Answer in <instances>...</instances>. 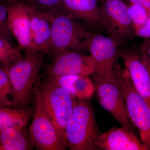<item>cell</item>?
<instances>
[{
	"mask_svg": "<svg viewBox=\"0 0 150 150\" xmlns=\"http://www.w3.org/2000/svg\"><path fill=\"white\" fill-rule=\"evenodd\" d=\"M45 54L40 51L25 52V56L14 62L6 71L13 89L12 106L27 109L32 100L33 88L38 75Z\"/></svg>",
	"mask_w": 150,
	"mask_h": 150,
	"instance_id": "6da1fadb",
	"label": "cell"
},
{
	"mask_svg": "<svg viewBox=\"0 0 150 150\" xmlns=\"http://www.w3.org/2000/svg\"><path fill=\"white\" fill-rule=\"evenodd\" d=\"M67 147L71 150H94L100 135L93 109L88 100L74 99V109L66 126Z\"/></svg>",
	"mask_w": 150,
	"mask_h": 150,
	"instance_id": "7a4b0ae2",
	"label": "cell"
},
{
	"mask_svg": "<svg viewBox=\"0 0 150 150\" xmlns=\"http://www.w3.org/2000/svg\"><path fill=\"white\" fill-rule=\"evenodd\" d=\"M48 16L51 26L53 59L69 50H85V42L95 34L89 25L64 13Z\"/></svg>",
	"mask_w": 150,
	"mask_h": 150,
	"instance_id": "3957f363",
	"label": "cell"
},
{
	"mask_svg": "<svg viewBox=\"0 0 150 150\" xmlns=\"http://www.w3.org/2000/svg\"><path fill=\"white\" fill-rule=\"evenodd\" d=\"M38 82L34 90L36 103L48 115L54 126L65 131L72 114L74 99L51 77L48 76L45 81Z\"/></svg>",
	"mask_w": 150,
	"mask_h": 150,
	"instance_id": "277c9868",
	"label": "cell"
},
{
	"mask_svg": "<svg viewBox=\"0 0 150 150\" xmlns=\"http://www.w3.org/2000/svg\"><path fill=\"white\" fill-rule=\"evenodd\" d=\"M121 86L129 119L139 133L146 150H150V107L138 91L125 68L117 62L113 68Z\"/></svg>",
	"mask_w": 150,
	"mask_h": 150,
	"instance_id": "5b68a950",
	"label": "cell"
},
{
	"mask_svg": "<svg viewBox=\"0 0 150 150\" xmlns=\"http://www.w3.org/2000/svg\"><path fill=\"white\" fill-rule=\"evenodd\" d=\"M93 75L95 91L98 102L124 129L133 131V125L128 116L121 86L114 69Z\"/></svg>",
	"mask_w": 150,
	"mask_h": 150,
	"instance_id": "8992f818",
	"label": "cell"
},
{
	"mask_svg": "<svg viewBox=\"0 0 150 150\" xmlns=\"http://www.w3.org/2000/svg\"><path fill=\"white\" fill-rule=\"evenodd\" d=\"M30 134L33 146L38 150H64L67 147L65 131L54 126L47 114L36 103Z\"/></svg>",
	"mask_w": 150,
	"mask_h": 150,
	"instance_id": "52a82bcc",
	"label": "cell"
},
{
	"mask_svg": "<svg viewBox=\"0 0 150 150\" xmlns=\"http://www.w3.org/2000/svg\"><path fill=\"white\" fill-rule=\"evenodd\" d=\"M101 13L110 37L121 44L135 36L134 24L123 0H99Z\"/></svg>",
	"mask_w": 150,
	"mask_h": 150,
	"instance_id": "ba28073f",
	"label": "cell"
},
{
	"mask_svg": "<svg viewBox=\"0 0 150 150\" xmlns=\"http://www.w3.org/2000/svg\"><path fill=\"white\" fill-rule=\"evenodd\" d=\"M129 78L150 107V60L141 50L129 48L120 53Z\"/></svg>",
	"mask_w": 150,
	"mask_h": 150,
	"instance_id": "9c48e42d",
	"label": "cell"
},
{
	"mask_svg": "<svg viewBox=\"0 0 150 150\" xmlns=\"http://www.w3.org/2000/svg\"><path fill=\"white\" fill-rule=\"evenodd\" d=\"M97 63L92 55H83L70 50L54 58L47 69L48 76L93 75L97 71Z\"/></svg>",
	"mask_w": 150,
	"mask_h": 150,
	"instance_id": "30bf717a",
	"label": "cell"
},
{
	"mask_svg": "<svg viewBox=\"0 0 150 150\" xmlns=\"http://www.w3.org/2000/svg\"><path fill=\"white\" fill-rule=\"evenodd\" d=\"M7 11L9 29L16 39L18 48L25 52L38 51L31 37L29 4L14 0L8 4Z\"/></svg>",
	"mask_w": 150,
	"mask_h": 150,
	"instance_id": "8fae6325",
	"label": "cell"
},
{
	"mask_svg": "<svg viewBox=\"0 0 150 150\" xmlns=\"http://www.w3.org/2000/svg\"><path fill=\"white\" fill-rule=\"evenodd\" d=\"M121 44L113 38L94 34L85 42V50H88L97 63L96 72L103 73L113 70L120 52Z\"/></svg>",
	"mask_w": 150,
	"mask_h": 150,
	"instance_id": "7c38bea8",
	"label": "cell"
},
{
	"mask_svg": "<svg viewBox=\"0 0 150 150\" xmlns=\"http://www.w3.org/2000/svg\"><path fill=\"white\" fill-rule=\"evenodd\" d=\"M65 13L83 21L94 29L108 34L107 24L103 16L99 0H61Z\"/></svg>",
	"mask_w": 150,
	"mask_h": 150,
	"instance_id": "4fadbf2b",
	"label": "cell"
},
{
	"mask_svg": "<svg viewBox=\"0 0 150 150\" xmlns=\"http://www.w3.org/2000/svg\"><path fill=\"white\" fill-rule=\"evenodd\" d=\"M96 148L107 150H146L141 140L133 131L121 127H112L100 134L96 143Z\"/></svg>",
	"mask_w": 150,
	"mask_h": 150,
	"instance_id": "5bb4252c",
	"label": "cell"
},
{
	"mask_svg": "<svg viewBox=\"0 0 150 150\" xmlns=\"http://www.w3.org/2000/svg\"><path fill=\"white\" fill-rule=\"evenodd\" d=\"M30 5V33L37 51L51 56V31L48 16L31 5Z\"/></svg>",
	"mask_w": 150,
	"mask_h": 150,
	"instance_id": "9a60e30c",
	"label": "cell"
},
{
	"mask_svg": "<svg viewBox=\"0 0 150 150\" xmlns=\"http://www.w3.org/2000/svg\"><path fill=\"white\" fill-rule=\"evenodd\" d=\"M33 147L30 134L25 128L0 130V150H32Z\"/></svg>",
	"mask_w": 150,
	"mask_h": 150,
	"instance_id": "2e32d148",
	"label": "cell"
},
{
	"mask_svg": "<svg viewBox=\"0 0 150 150\" xmlns=\"http://www.w3.org/2000/svg\"><path fill=\"white\" fill-rule=\"evenodd\" d=\"M30 109H11L8 108H0V130L8 128H25L33 115Z\"/></svg>",
	"mask_w": 150,
	"mask_h": 150,
	"instance_id": "e0dca14e",
	"label": "cell"
},
{
	"mask_svg": "<svg viewBox=\"0 0 150 150\" xmlns=\"http://www.w3.org/2000/svg\"><path fill=\"white\" fill-rule=\"evenodd\" d=\"M20 50L18 47H15L8 40L0 37V62L4 65L5 71L13 63L22 58Z\"/></svg>",
	"mask_w": 150,
	"mask_h": 150,
	"instance_id": "ac0fdd59",
	"label": "cell"
},
{
	"mask_svg": "<svg viewBox=\"0 0 150 150\" xmlns=\"http://www.w3.org/2000/svg\"><path fill=\"white\" fill-rule=\"evenodd\" d=\"M74 86L77 98L79 99H90L95 92L94 85L89 76L87 75H80L75 81Z\"/></svg>",
	"mask_w": 150,
	"mask_h": 150,
	"instance_id": "d6986e66",
	"label": "cell"
},
{
	"mask_svg": "<svg viewBox=\"0 0 150 150\" xmlns=\"http://www.w3.org/2000/svg\"><path fill=\"white\" fill-rule=\"evenodd\" d=\"M128 11L134 24V28L144 24L150 16V13L142 6L137 4L129 3Z\"/></svg>",
	"mask_w": 150,
	"mask_h": 150,
	"instance_id": "ffe728a7",
	"label": "cell"
},
{
	"mask_svg": "<svg viewBox=\"0 0 150 150\" xmlns=\"http://www.w3.org/2000/svg\"><path fill=\"white\" fill-rule=\"evenodd\" d=\"M35 7L40 11L48 15L58 13H65L61 0H33Z\"/></svg>",
	"mask_w": 150,
	"mask_h": 150,
	"instance_id": "44dd1931",
	"label": "cell"
},
{
	"mask_svg": "<svg viewBox=\"0 0 150 150\" xmlns=\"http://www.w3.org/2000/svg\"><path fill=\"white\" fill-rule=\"evenodd\" d=\"M80 75H60L49 76L51 77L59 86L69 94L73 99H75L77 97L74 84Z\"/></svg>",
	"mask_w": 150,
	"mask_h": 150,
	"instance_id": "7402d4cb",
	"label": "cell"
},
{
	"mask_svg": "<svg viewBox=\"0 0 150 150\" xmlns=\"http://www.w3.org/2000/svg\"><path fill=\"white\" fill-rule=\"evenodd\" d=\"M7 5L0 1V37L11 43L12 34L8 25Z\"/></svg>",
	"mask_w": 150,
	"mask_h": 150,
	"instance_id": "603a6c76",
	"label": "cell"
},
{
	"mask_svg": "<svg viewBox=\"0 0 150 150\" xmlns=\"http://www.w3.org/2000/svg\"><path fill=\"white\" fill-rule=\"evenodd\" d=\"M0 89L6 95L12 93L13 89L10 80L7 73L0 69Z\"/></svg>",
	"mask_w": 150,
	"mask_h": 150,
	"instance_id": "cb8c5ba5",
	"label": "cell"
},
{
	"mask_svg": "<svg viewBox=\"0 0 150 150\" xmlns=\"http://www.w3.org/2000/svg\"><path fill=\"white\" fill-rule=\"evenodd\" d=\"M134 30L135 35L146 39H150V16L144 24L134 28Z\"/></svg>",
	"mask_w": 150,
	"mask_h": 150,
	"instance_id": "d4e9b609",
	"label": "cell"
},
{
	"mask_svg": "<svg viewBox=\"0 0 150 150\" xmlns=\"http://www.w3.org/2000/svg\"><path fill=\"white\" fill-rule=\"evenodd\" d=\"M12 106L11 101L9 100L8 96L0 89V108Z\"/></svg>",
	"mask_w": 150,
	"mask_h": 150,
	"instance_id": "484cf974",
	"label": "cell"
},
{
	"mask_svg": "<svg viewBox=\"0 0 150 150\" xmlns=\"http://www.w3.org/2000/svg\"><path fill=\"white\" fill-rule=\"evenodd\" d=\"M129 3L137 4L144 8L150 13V0H126Z\"/></svg>",
	"mask_w": 150,
	"mask_h": 150,
	"instance_id": "4316f807",
	"label": "cell"
},
{
	"mask_svg": "<svg viewBox=\"0 0 150 150\" xmlns=\"http://www.w3.org/2000/svg\"><path fill=\"white\" fill-rule=\"evenodd\" d=\"M141 49L144 52L150 60V39H146L142 44Z\"/></svg>",
	"mask_w": 150,
	"mask_h": 150,
	"instance_id": "83f0119b",
	"label": "cell"
},
{
	"mask_svg": "<svg viewBox=\"0 0 150 150\" xmlns=\"http://www.w3.org/2000/svg\"><path fill=\"white\" fill-rule=\"evenodd\" d=\"M14 1V0H0V1L6 3V4H8L9 3L12 1Z\"/></svg>",
	"mask_w": 150,
	"mask_h": 150,
	"instance_id": "f1b7e54d",
	"label": "cell"
}]
</instances>
